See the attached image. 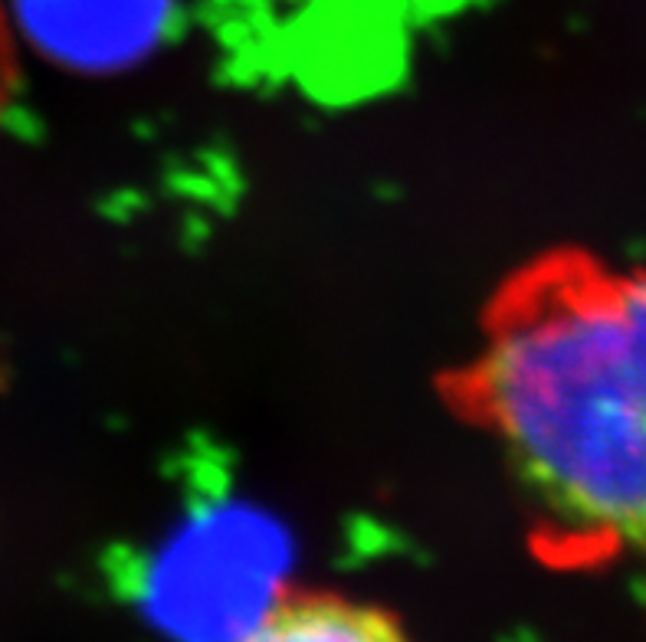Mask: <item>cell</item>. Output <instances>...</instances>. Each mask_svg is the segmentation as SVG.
<instances>
[{
  "mask_svg": "<svg viewBox=\"0 0 646 642\" xmlns=\"http://www.w3.org/2000/svg\"><path fill=\"white\" fill-rule=\"evenodd\" d=\"M614 292H617L620 321H624L630 361L637 367V377L646 390V272L614 276Z\"/></svg>",
  "mask_w": 646,
  "mask_h": 642,
  "instance_id": "cell-4",
  "label": "cell"
},
{
  "mask_svg": "<svg viewBox=\"0 0 646 642\" xmlns=\"http://www.w3.org/2000/svg\"><path fill=\"white\" fill-rule=\"evenodd\" d=\"M460 387L548 538L646 574V390L614 276L548 259L502 285Z\"/></svg>",
  "mask_w": 646,
  "mask_h": 642,
  "instance_id": "cell-1",
  "label": "cell"
},
{
  "mask_svg": "<svg viewBox=\"0 0 646 642\" xmlns=\"http://www.w3.org/2000/svg\"><path fill=\"white\" fill-rule=\"evenodd\" d=\"M184 0H0L23 40L66 59L125 56L178 17Z\"/></svg>",
  "mask_w": 646,
  "mask_h": 642,
  "instance_id": "cell-2",
  "label": "cell"
},
{
  "mask_svg": "<svg viewBox=\"0 0 646 642\" xmlns=\"http://www.w3.org/2000/svg\"><path fill=\"white\" fill-rule=\"evenodd\" d=\"M230 642H417L371 600L335 590H296L273 600Z\"/></svg>",
  "mask_w": 646,
  "mask_h": 642,
  "instance_id": "cell-3",
  "label": "cell"
}]
</instances>
